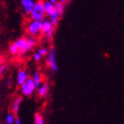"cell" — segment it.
<instances>
[{
  "instance_id": "4",
  "label": "cell",
  "mask_w": 124,
  "mask_h": 124,
  "mask_svg": "<svg viewBox=\"0 0 124 124\" xmlns=\"http://www.w3.org/2000/svg\"><path fill=\"white\" fill-rule=\"evenodd\" d=\"M46 64L50 71L54 72H56L58 71V63H57L56 52L54 48H51L48 50V54L46 56Z\"/></svg>"
},
{
  "instance_id": "15",
  "label": "cell",
  "mask_w": 124,
  "mask_h": 124,
  "mask_svg": "<svg viewBox=\"0 0 124 124\" xmlns=\"http://www.w3.org/2000/svg\"><path fill=\"white\" fill-rule=\"evenodd\" d=\"M34 124H44V117L40 113H36L34 117Z\"/></svg>"
},
{
  "instance_id": "21",
  "label": "cell",
  "mask_w": 124,
  "mask_h": 124,
  "mask_svg": "<svg viewBox=\"0 0 124 124\" xmlns=\"http://www.w3.org/2000/svg\"><path fill=\"white\" fill-rule=\"evenodd\" d=\"M4 64H5V60H4V59L2 56H0V66Z\"/></svg>"
},
{
  "instance_id": "10",
  "label": "cell",
  "mask_w": 124,
  "mask_h": 124,
  "mask_svg": "<svg viewBox=\"0 0 124 124\" xmlns=\"http://www.w3.org/2000/svg\"><path fill=\"white\" fill-rule=\"evenodd\" d=\"M23 102V97L21 96H16L14 97V99L12 100L11 103V113L16 115H17L18 111L20 109V106H21V103Z\"/></svg>"
},
{
  "instance_id": "23",
  "label": "cell",
  "mask_w": 124,
  "mask_h": 124,
  "mask_svg": "<svg viewBox=\"0 0 124 124\" xmlns=\"http://www.w3.org/2000/svg\"><path fill=\"white\" fill-rule=\"evenodd\" d=\"M48 2H50V3H52V4H55L57 2H58V0H47Z\"/></svg>"
},
{
  "instance_id": "13",
  "label": "cell",
  "mask_w": 124,
  "mask_h": 124,
  "mask_svg": "<svg viewBox=\"0 0 124 124\" xmlns=\"http://www.w3.org/2000/svg\"><path fill=\"white\" fill-rule=\"evenodd\" d=\"M54 9L55 10L57 11V13L60 15V16L61 17L63 14L65 12V4H62V3H60V2H57L56 4H54Z\"/></svg>"
},
{
  "instance_id": "7",
  "label": "cell",
  "mask_w": 124,
  "mask_h": 124,
  "mask_svg": "<svg viewBox=\"0 0 124 124\" xmlns=\"http://www.w3.org/2000/svg\"><path fill=\"white\" fill-rule=\"evenodd\" d=\"M49 92V85L46 81H43L41 85L36 88V93L39 97L45 98L47 97Z\"/></svg>"
},
{
  "instance_id": "22",
  "label": "cell",
  "mask_w": 124,
  "mask_h": 124,
  "mask_svg": "<svg viewBox=\"0 0 124 124\" xmlns=\"http://www.w3.org/2000/svg\"><path fill=\"white\" fill-rule=\"evenodd\" d=\"M14 124H23L21 122V120H20L18 117H16V120H15V122H14Z\"/></svg>"
},
{
  "instance_id": "16",
  "label": "cell",
  "mask_w": 124,
  "mask_h": 124,
  "mask_svg": "<svg viewBox=\"0 0 124 124\" xmlns=\"http://www.w3.org/2000/svg\"><path fill=\"white\" fill-rule=\"evenodd\" d=\"M16 120V116L12 113L7 114L5 116V122L6 124H14Z\"/></svg>"
},
{
  "instance_id": "14",
  "label": "cell",
  "mask_w": 124,
  "mask_h": 124,
  "mask_svg": "<svg viewBox=\"0 0 124 124\" xmlns=\"http://www.w3.org/2000/svg\"><path fill=\"white\" fill-rule=\"evenodd\" d=\"M9 52L11 55H14V56H16L18 54H19V51H18V48L16 45L15 41L14 42H11L10 45H9Z\"/></svg>"
},
{
  "instance_id": "17",
  "label": "cell",
  "mask_w": 124,
  "mask_h": 124,
  "mask_svg": "<svg viewBox=\"0 0 124 124\" xmlns=\"http://www.w3.org/2000/svg\"><path fill=\"white\" fill-rule=\"evenodd\" d=\"M36 52L38 53L41 57H46V55H47V54H48V49L44 47V46H41V47H39V48L37 49Z\"/></svg>"
},
{
  "instance_id": "1",
  "label": "cell",
  "mask_w": 124,
  "mask_h": 124,
  "mask_svg": "<svg viewBox=\"0 0 124 124\" xmlns=\"http://www.w3.org/2000/svg\"><path fill=\"white\" fill-rule=\"evenodd\" d=\"M16 45L17 46L19 54H24L30 52L32 49L37 44V38L31 36H24L17 39L15 41Z\"/></svg>"
},
{
  "instance_id": "19",
  "label": "cell",
  "mask_w": 124,
  "mask_h": 124,
  "mask_svg": "<svg viewBox=\"0 0 124 124\" xmlns=\"http://www.w3.org/2000/svg\"><path fill=\"white\" fill-rule=\"evenodd\" d=\"M6 70H7V65L6 64H4L0 66V77L4 75V72H6Z\"/></svg>"
},
{
  "instance_id": "9",
  "label": "cell",
  "mask_w": 124,
  "mask_h": 124,
  "mask_svg": "<svg viewBox=\"0 0 124 124\" xmlns=\"http://www.w3.org/2000/svg\"><path fill=\"white\" fill-rule=\"evenodd\" d=\"M36 2V0H21V6L23 9V12L26 15H29L35 6V4Z\"/></svg>"
},
{
  "instance_id": "11",
  "label": "cell",
  "mask_w": 124,
  "mask_h": 124,
  "mask_svg": "<svg viewBox=\"0 0 124 124\" xmlns=\"http://www.w3.org/2000/svg\"><path fill=\"white\" fill-rule=\"evenodd\" d=\"M31 79L33 80V82L35 83V85H36V87H38L39 85H41L43 82V77L42 74L39 71H35L32 74V77H31Z\"/></svg>"
},
{
  "instance_id": "20",
  "label": "cell",
  "mask_w": 124,
  "mask_h": 124,
  "mask_svg": "<svg viewBox=\"0 0 124 124\" xmlns=\"http://www.w3.org/2000/svg\"><path fill=\"white\" fill-rule=\"evenodd\" d=\"M11 84H12L11 79H10V78H8L7 82H6V86H7L8 88H10L11 87Z\"/></svg>"
},
{
  "instance_id": "8",
  "label": "cell",
  "mask_w": 124,
  "mask_h": 124,
  "mask_svg": "<svg viewBox=\"0 0 124 124\" xmlns=\"http://www.w3.org/2000/svg\"><path fill=\"white\" fill-rule=\"evenodd\" d=\"M48 33H54V26L48 19L45 18L41 21V35H46Z\"/></svg>"
},
{
  "instance_id": "18",
  "label": "cell",
  "mask_w": 124,
  "mask_h": 124,
  "mask_svg": "<svg viewBox=\"0 0 124 124\" xmlns=\"http://www.w3.org/2000/svg\"><path fill=\"white\" fill-rule=\"evenodd\" d=\"M41 58H42V57H41V55H40V54H39L37 52L34 53V54H33V60H35V62H39L40 60H41Z\"/></svg>"
},
{
  "instance_id": "2",
  "label": "cell",
  "mask_w": 124,
  "mask_h": 124,
  "mask_svg": "<svg viewBox=\"0 0 124 124\" xmlns=\"http://www.w3.org/2000/svg\"><path fill=\"white\" fill-rule=\"evenodd\" d=\"M30 20L42 21L46 18V12L44 9V0H36L35 6L29 14Z\"/></svg>"
},
{
  "instance_id": "24",
  "label": "cell",
  "mask_w": 124,
  "mask_h": 124,
  "mask_svg": "<svg viewBox=\"0 0 124 124\" xmlns=\"http://www.w3.org/2000/svg\"><path fill=\"white\" fill-rule=\"evenodd\" d=\"M68 0H58V2H60V3H62V4H66V2H67Z\"/></svg>"
},
{
  "instance_id": "5",
  "label": "cell",
  "mask_w": 124,
  "mask_h": 124,
  "mask_svg": "<svg viewBox=\"0 0 124 124\" xmlns=\"http://www.w3.org/2000/svg\"><path fill=\"white\" fill-rule=\"evenodd\" d=\"M36 85H35L33 80L31 79V78H29L22 86H20V91H21L22 95L25 96V97H31L36 91Z\"/></svg>"
},
{
  "instance_id": "3",
  "label": "cell",
  "mask_w": 124,
  "mask_h": 124,
  "mask_svg": "<svg viewBox=\"0 0 124 124\" xmlns=\"http://www.w3.org/2000/svg\"><path fill=\"white\" fill-rule=\"evenodd\" d=\"M26 34L28 36L37 37L41 35V21H35V20H29L27 22L25 25Z\"/></svg>"
},
{
  "instance_id": "12",
  "label": "cell",
  "mask_w": 124,
  "mask_h": 124,
  "mask_svg": "<svg viewBox=\"0 0 124 124\" xmlns=\"http://www.w3.org/2000/svg\"><path fill=\"white\" fill-rule=\"evenodd\" d=\"M44 9H45V12H46V16H50L51 14L55 10V9H54V4L48 2L47 0H44Z\"/></svg>"
},
{
  "instance_id": "6",
  "label": "cell",
  "mask_w": 124,
  "mask_h": 124,
  "mask_svg": "<svg viewBox=\"0 0 124 124\" xmlns=\"http://www.w3.org/2000/svg\"><path fill=\"white\" fill-rule=\"evenodd\" d=\"M29 75L25 69H20L16 73V83L17 86H22L23 84L25 83L29 78Z\"/></svg>"
}]
</instances>
